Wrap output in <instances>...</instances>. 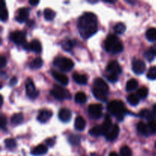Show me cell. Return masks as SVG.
<instances>
[{
  "label": "cell",
  "instance_id": "29",
  "mask_svg": "<svg viewBox=\"0 0 156 156\" xmlns=\"http://www.w3.org/2000/svg\"><path fill=\"white\" fill-rule=\"evenodd\" d=\"M44 16L47 21H51L56 16V12L53 9L47 8L44 10Z\"/></svg>",
  "mask_w": 156,
  "mask_h": 156
},
{
  "label": "cell",
  "instance_id": "28",
  "mask_svg": "<svg viewBox=\"0 0 156 156\" xmlns=\"http://www.w3.org/2000/svg\"><path fill=\"white\" fill-rule=\"evenodd\" d=\"M137 87H138V82H137L136 79H131L126 82V89L127 91H133V90L136 89Z\"/></svg>",
  "mask_w": 156,
  "mask_h": 156
},
{
  "label": "cell",
  "instance_id": "30",
  "mask_svg": "<svg viewBox=\"0 0 156 156\" xmlns=\"http://www.w3.org/2000/svg\"><path fill=\"white\" fill-rule=\"evenodd\" d=\"M75 101H76V103L78 104H83L85 102H86L87 101V96L82 91H79L75 95Z\"/></svg>",
  "mask_w": 156,
  "mask_h": 156
},
{
  "label": "cell",
  "instance_id": "20",
  "mask_svg": "<svg viewBox=\"0 0 156 156\" xmlns=\"http://www.w3.org/2000/svg\"><path fill=\"white\" fill-rule=\"evenodd\" d=\"M73 79L75 82L79 85H85L88 82V78L85 75L79 74V73H74L73 76Z\"/></svg>",
  "mask_w": 156,
  "mask_h": 156
},
{
  "label": "cell",
  "instance_id": "36",
  "mask_svg": "<svg viewBox=\"0 0 156 156\" xmlns=\"http://www.w3.org/2000/svg\"><path fill=\"white\" fill-rule=\"evenodd\" d=\"M114 30L118 34H122L126 30V26L123 23H117L114 27Z\"/></svg>",
  "mask_w": 156,
  "mask_h": 156
},
{
  "label": "cell",
  "instance_id": "49",
  "mask_svg": "<svg viewBox=\"0 0 156 156\" xmlns=\"http://www.w3.org/2000/svg\"><path fill=\"white\" fill-rule=\"evenodd\" d=\"M152 112H153L156 115V104L155 105H154L153 107H152Z\"/></svg>",
  "mask_w": 156,
  "mask_h": 156
},
{
  "label": "cell",
  "instance_id": "50",
  "mask_svg": "<svg viewBox=\"0 0 156 156\" xmlns=\"http://www.w3.org/2000/svg\"><path fill=\"white\" fill-rule=\"evenodd\" d=\"M109 156H119V155H118V154H117L116 152H112L111 154H110Z\"/></svg>",
  "mask_w": 156,
  "mask_h": 156
},
{
  "label": "cell",
  "instance_id": "45",
  "mask_svg": "<svg viewBox=\"0 0 156 156\" xmlns=\"http://www.w3.org/2000/svg\"><path fill=\"white\" fill-rule=\"evenodd\" d=\"M7 63V60H6V58L4 56H0V67L3 68L5 66Z\"/></svg>",
  "mask_w": 156,
  "mask_h": 156
},
{
  "label": "cell",
  "instance_id": "47",
  "mask_svg": "<svg viewBox=\"0 0 156 156\" xmlns=\"http://www.w3.org/2000/svg\"><path fill=\"white\" fill-rule=\"evenodd\" d=\"M46 143H47V144L49 146H52L54 144V141H53L52 139H47V140H46Z\"/></svg>",
  "mask_w": 156,
  "mask_h": 156
},
{
  "label": "cell",
  "instance_id": "23",
  "mask_svg": "<svg viewBox=\"0 0 156 156\" xmlns=\"http://www.w3.org/2000/svg\"><path fill=\"white\" fill-rule=\"evenodd\" d=\"M140 116L141 117H143V118L147 119L150 121V120H154V118H155L156 115L152 111H149L148 109H143L140 112Z\"/></svg>",
  "mask_w": 156,
  "mask_h": 156
},
{
  "label": "cell",
  "instance_id": "37",
  "mask_svg": "<svg viewBox=\"0 0 156 156\" xmlns=\"http://www.w3.org/2000/svg\"><path fill=\"white\" fill-rule=\"evenodd\" d=\"M148 94H149V90L146 87H142L137 91V96L142 99L146 98L148 96Z\"/></svg>",
  "mask_w": 156,
  "mask_h": 156
},
{
  "label": "cell",
  "instance_id": "9",
  "mask_svg": "<svg viewBox=\"0 0 156 156\" xmlns=\"http://www.w3.org/2000/svg\"><path fill=\"white\" fill-rule=\"evenodd\" d=\"M132 69L136 74H143L146 70V64L141 59H133L132 62Z\"/></svg>",
  "mask_w": 156,
  "mask_h": 156
},
{
  "label": "cell",
  "instance_id": "25",
  "mask_svg": "<svg viewBox=\"0 0 156 156\" xmlns=\"http://www.w3.org/2000/svg\"><path fill=\"white\" fill-rule=\"evenodd\" d=\"M89 133L91 134V135L94 136L105 135V133H104V129L103 128H102L101 125H97V126H93V127L89 130Z\"/></svg>",
  "mask_w": 156,
  "mask_h": 156
},
{
  "label": "cell",
  "instance_id": "7",
  "mask_svg": "<svg viewBox=\"0 0 156 156\" xmlns=\"http://www.w3.org/2000/svg\"><path fill=\"white\" fill-rule=\"evenodd\" d=\"M103 107L100 104H91L88 106V114L94 119H98L102 116Z\"/></svg>",
  "mask_w": 156,
  "mask_h": 156
},
{
  "label": "cell",
  "instance_id": "39",
  "mask_svg": "<svg viewBox=\"0 0 156 156\" xmlns=\"http://www.w3.org/2000/svg\"><path fill=\"white\" fill-rule=\"evenodd\" d=\"M147 78L150 80H155L156 79V66H152L149 68L147 73Z\"/></svg>",
  "mask_w": 156,
  "mask_h": 156
},
{
  "label": "cell",
  "instance_id": "5",
  "mask_svg": "<svg viewBox=\"0 0 156 156\" xmlns=\"http://www.w3.org/2000/svg\"><path fill=\"white\" fill-rule=\"evenodd\" d=\"M50 94L53 96L54 98L57 100H63L65 98H70V94L66 89L63 87L58 85H54L53 88L50 90Z\"/></svg>",
  "mask_w": 156,
  "mask_h": 156
},
{
  "label": "cell",
  "instance_id": "11",
  "mask_svg": "<svg viewBox=\"0 0 156 156\" xmlns=\"http://www.w3.org/2000/svg\"><path fill=\"white\" fill-rule=\"evenodd\" d=\"M52 76L56 79L57 82H59L61 85H66L69 83V78L64 73H59L57 71H52L51 72Z\"/></svg>",
  "mask_w": 156,
  "mask_h": 156
},
{
  "label": "cell",
  "instance_id": "1",
  "mask_svg": "<svg viewBox=\"0 0 156 156\" xmlns=\"http://www.w3.org/2000/svg\"><path fill=\"white\" fill-rule=\"evenodd\" d=\"M79 34L83 38H88L94 35L98 30V19L92 12H85L79 18L78 22Z\"/></svg>",
  "mask_w": 156,
  "mask_h": 156
},
{
  "label": "cell",
  "instance_id": "44",
  "mask_svg": "<svg viewBox=\"0 0 156 156\" xmlns=\"http://www.w3.org/2000/svg\"><path fill=\"white\" fill-rule=\"evenodd\" d=\"M6 124H7V119L4 117V115H2L1 118H0V126H1L2 129H4Z\"/></svg>",
  "mask_w": 156,
  "mask_h": 156
},
{
  "label": "cell",
  "instance_id": "41",
  "mask_svg": "<svg viewBox=\"0 0 156 156\" xmlns=\"http://www.w3.org/2000/svg\"><path fill=\"white\" fill-rule=\"evenodd\" d=\"M69 142L72 145L76 146V145L80 143V137L76 135H70L69 137Z\"/></svg>",
  "mask_w": 156,
  "mask_h": 156
},
{
  "label": "cell",
  "instance_id": "16",
  "mask_svg": "<svg viewBox=\"0 0 156 156\" xmlns=\"http://www.w3.org/2000/svg\"><path fill=\"white\" fill-rule=\"evenodd\" d=\"M94 88L101 90V91H105V92H108V89H109L108 84L101 78H96L94 81Z\"/></svg>",
  "mask_w": 156,
  "mask_h": 156
},
{
  "label": "cell",
  "instance_id": "35",
  "mask_svg": "<svg viewBox=\"0 0 156 156\" xmlns=\"http://www.w3.org/2000/svg\"><path fill=\"white\" fill-rule=\"evenodd\" d=\"M43 66V60L41 57H37L30 62V66L32 69H40Z\"/></svg>",
  "mask_w": 156,
  "mask_h": 156
},
{
  "label": "cell",
  "instance_id": "19",
  "mask_svg": "<svg viewBox=\"0 0 156 156\" xmlns=\"http://www.w3.org/2000/svg\"><path fill=\"white\" fill-rule=\"evenodd\" d=\"M47 147L43 144H40L35 146L31 150V154L33 155H41L47 153Z\"/></svg>",
  "mask_w": 156,
  "mask_h": 156
},
{
  "label": "cell",
  "instance_id": "12",
  "mask_svg": "<svg viewBox=\"0 0 156 156\" xmlns=\"http://www.w3.org/2000/svg\"><path fill=\"white\" fill-rule=\"evenodd\" d=\"M119 133H120V128L117 124L113 125L112 127L109 129L108 133H106V139L109 141H113L115 139L117 138L119 135Z\"/></svg>",
  "mask_w": 156,
  "mask_h": 156
},
{
  "label": "cell",
  "instance_id": "26",
  "mask_svg": "<svg viewBox=\"0 0 156 156\" xmlns=\"http://www.w3.org/2000/svg\"><path fill=\"white\" fill-rule=\"evenodd\" d=\"M9 18V13L6 9L5 3L4 1H2L1 5H0V18L2 21H6Z\"/></svg>",
  "mask_w": 156,
  "mask_h": 156
},
{
  "label": "cell",
  "instance_id": "38",
  "mask_svg": "<svg viewBox=\"0 0 156 156\" xmlns=\"http://www.w3.org/2000/svg\"><path fill=\"white\" fill-rule=\"evenodd\" d=\"M5 145L6 148L9 149H15L16 147V142L14 139L12 138H8L6 140H5Z\"/></svg>",
  "mask_w": 156,
  "mask_h": 156
},
{
  "label": "cell",
  "instance_id": "27",
  "mask_svg": "<svg viewBox=\"0 0 156 156\" xmlns=\"http://www.w3.org/2000/svg\"><path fill=\"white\" fill-rule=\"evenodd\" d=\"M146 37L148 41L151 42L156 41V28L155 27H150L147 30L146 33Z\"/></svg>",
  "mask_w": 156,
  "mask_h": 156
},
{
  "label": "cell",
  "instance_id": "32",
  "mask_svg": "<svg viewBox=\"0 0 156 156\" xmlns=\"http://www.w3.org/2000/svg\"><path fill=\"white\" fill-rule=\"evenodd\" d=\"M156 56V50L153 48H150L144 53V57L147 59L148 61L151 62L153 60Z\"/></svg>",
  "mask_w": 156,
  "mask_h": 156
},
{
  "label": "cell",
  "instance_id": "24",
  "mask_svg": "<svg viewBox=\"0 0 156 156\" xmlns=\"http://www.w3.org/2000/svg\"><path fill=\"white\" fill-rule=\"evenodd\" d=\"M137 130L142 133L143 135L145 136H148L149 135V128H148V125L146 124L144 122L140 121L139 122L138 124H137Z\"/></svg>",
  "mask_w": 156,
  "mask_h": 156
},
{
  "label": "cell",
  "instance_id": "10",
  "mask_svg": "<svg viewBox=\"0 0 156 156\" xmlns=\"http://www.w3.org/2000/svg\"><path fill=\"white\" fill-rule=\"evenodd\" d=\"M107 71L110 74H115L118 76L120 73H121L122 69L117 61L112 60L107 66Z\"/></svg>",
  "mask_w": 156,
  "mask_h": 156
},
{
  "label": "cell",
  "instance_id": "42",
  "mask_svg": "<svg viewBox=\"0 0 156 156\" xmlns=\"http://www.w3.org/2000/svg\"><path fill=\"white\" fill-rule=\"evenodd\" d=\"M147 125L148 128H149V133L156 134V122L155 120H150Z\"/></svg>",
  "mask_w": 156,
  "mask_h": 156
},
{
  "label": "cell",
  "instance_id": "6",
  "mask_svg": "<svg viewBox=\"0 0 156 156\" xmlns=\"http://www.w3.org/2000/svg\"><path fill=\"white\" fill-rule=\"evenodd\" d=\"M25 90H26V94H27V97L30 98L31 99L36 98L38 96V91L35 88L34 82L31 79L27 78L26 79L25 82Z\"/></svg>",
  "mask_w": 156,
  "mask_h": 156
},
{
  "label": "cell",
  "instance_id": "4",
  "mask_svg": "<svg viewBox=\"0 0 156 156\" xmlns=\"http://www.w3.org/2000/svg\"><path fill=\"white\" fill-rule=\"evenodd\" d=\"M53 65L63 72H69L73 69L74 62L71 59L63 56H58L53 60Z\"/></svg>",
  "mask_w": 156,
  "mask_h": 156
},
{
  "label": "cell",
  "instance_id": "22",
  "mask_svg": "<svg viewBox=\"0 0 156 156\" xmlns=\"http://www.w3.org/2000/svg\"><path fill=\"white\" fill-rule=\"evenodd\" d=\"M30 50H32V51L35 52L37 53H41V50H42V47H41L40 41H37V40H33V41H30Z\"/></svg>",
  "mask_w": 156,
  "mask_h": 156
},
{
  "label": "cell",
  "instance_id": "2",
  "mask_svg": "<svg viewBox=\"0 0 156 156\" xmlns=\"http://www.w3.org/2000/svg\"><path fill=\"white\" fill-rule=\"evenodd\" d=\"M104 45L107 51L114 54L120 53L123 50V43L115 34L108 35L105 39Z\"/></svg>",
  "mask_w": 156,
  "mask_h": 156
},
{
  "label": "cell",
  "instance_id": "21",
  "mask_svg": "<svg viewBox=\"0 0 156 156\" xmlns=\"http://www.w3.org/2000/svg\"><path fill=\"white\" fill-rule=\"evenodd\" d=\"M102 128L104 129V133L105 135H106L107 133L109 131V129L112 127V120H111V117H110L109 114H106L105 117V120H104L103 124L101 125Z\"/></svg>",
  "mask_w": 156,
  "mask_h": 156
},
{
  "label": "cell",
  "instance_id": "13",
  "mask_svg": "<svg viewBox=\"0 0 156 156\" xmlns=\"http://www.w3.org/2000/svg\"><path fill=\"white\" fill-rule=\"evenodd\" d=\"M52 111H50V110H41V111L38 114L37 117V120L41 123H46L47 120H49L50 119V117H52Z\"/></svg>",
  "mask_w": 156,
  "mask_h": 156
},
{
  "label": "cell",
  "instance_id": "40",
  "mask_svg": "<svg viewBox=\"0 0 156 156\" xmlns=\"http://www.w3.org/2000/svg\"><path fill=\"white\" fill-rule=\"evenodd\" d=\"M120 155L121 156H132V151L130 148L127 146H122L120 149Z\"/></svg>",
  "mask_w": 156,
  "mask_h": 156
},
{
  "label": "cell",
  "instance_id": "46",
  "mask_svg": "<svg viewBox=\"0 0 156 156\" xmlns=\"http://www.w3.org/2000/svg\"><path fill=\"white\" fill-rule=\"evenodd\" d=\"M17 82H18V79H17V78L15 77V76H14V77H12V79H10V82H9V85H10L11 86H14V85H16Z\"/></svg>",
  "mask_w": 156,
  "mask_h": 156
},
{
  "label": "cell",
  "instance_id": "17",
  "mask_svg": "<svg viewBox=\"0 0 156 156\" xmlns=\"http://www.w3.org/2000/svg\"><path fill=\"white\" fill-rule=\"evenodd\" d=\"M86 126V121L82 116H77L75 120V128L79 131L83 130Z\"/></svg>",
  "mask_w": 156,
  "mask_h": 156
},
{
  "label": "cell",
  "instance_id": "53",
  "mask_svg": "<svg viewBox=\"0 0 156 156\" xmlns=\"http://www.w3.org/2000/svg\"><path fill=\"white\" fill-rule=\"evenodd\" d=\"M155 147H156V142H155Z\"/></svg>",
  "mask_w": 156,
  "mask_h": 156
},
{
  "label": "cell",
  "instance_id": "14",
  "mask_svg": "<svg viewBox=\"0 0 156 156\" xmlns=\"http://www.w3.org/2000/svg\"><path fill=\"white\" fill-rule=\"evenodd\" d=\"M58 117L59 119L62 122L69 121L72 117V113L67 108H61L58 113Z\"/></svg>",
  "mask_w": 156,
  "mask_h": 156
},
{
  "label": "cell",
  "instance_id": "18",
  "mask_svg": "<svg viewBox=\"0 0 156 156\" xmlns=\"http://www.w3.org/2000/svg\"><path fill=\"white\" fill-rule=\"evenodd\" d=\"M92 92L94 97L97 99H98V100L101 101H107V98H108V92H105V91L99 90L96 88H93Z\"/></svg>",
  "mask_w": 156,
  "mask_h": 156
},
{
  "label": "cell",
  "instance_id": "48",
  "mask_svg": "<svg viewBox=\"0 0 156 156\" xmlns=\"http://www.w3.org/2000/svg\"><path fill=\"white\" fill-rule=\"evenodd\" d=\"M29 4L31 5H37V4H39V1H37V0H30L29 1Z\"/></svg>",
  "mask_w": 156,
  "mask_h": 156
},
{
  "label": "cell",
  "instance_id": "33",
  "mask_svg": "<svg viewBox=\"0 0 156 156\" xmlns=\"http://www.w3.org/2000/svg\"><path fill=\"white\" fill-rule=\"evenodd\" d=\"M126 100H127L128 103H129V105H132V106H136V105H138L139 102H140V98L137 95H136V94H130L127 96Z\"/></svg>",
  "mask_w": 156,
  "mask_h": 156
},
{
  "label": "cell",
  "instance_id": "8",
  "mask_svg": "<svg viewBox=\"0 0 156 156\" xmlns=\"http://www.w3.org/2000/svg\"><path fill=\"white\" fill-rule=\"evenodd\" d=\"M10 39L18 45H23L26 42V34L22 30H16L10 34Z\"/></svg>",
  "mask_w": 156,
  "mask_h": 156
},
{
  "label": "cell",
  "instance_id": "3",
  "mask_svg": "<svg viewBox=\"0 0 156 156\" xmlns=\"http://www.w3.org/2000/svg\"><path fill=\"white\" fill-rule=\"evenodd\" d=\"M108 111L112 115L115 116L118 120H123V116L126 113V108L123 101L119 100H113L108 104Z\"/></svg>",
  "mask_w": 156,
  "mask_h": 156
},
{
  "label": "cell",
  "instance_id": "34",
  "mask_svg": "<svg viewBox=\"0 0 156 156\" xmlns=\"http://www.w3.org/2000/svg\"><path fill=\"white\" fill-rule=\"evenodd\" d=\"M61 44H62V47L63 48V50H66V51H69V50H71L73 46H74L73 41L69 39L63 40L62 41V43H61Z\"/></svg>",
  "mask_w": 156,
  "mask_h": 156
},
{
  "label": "cell",
  "instance_id": "43",
  "mask_svg": "<svg viewBox=\"0 0 156 156\" xmlns=\"http://www.w3.org/2000/svg\"><path fill=\"white\" fill-rule=\"evenodd\" d=\"M107 79L111 82H116L118 80V76L115 74H110V73H108V75L107 76Z\"/></svg>",
  "mask_w": 156,
  "mask_h": 156
},
{
  "label": "cell",
  "instance_id": "52",
  "mask_svg": "<svg viewBox=\"0 0 156 156\" xmlns=\"http://www.w3.org/2000/svg\"><path fill=\"white\" fill-rule=\"evenodd\" d=\"M2 103H3V98L2 96H1V105H2Z\"/></svg>",
  "mask_w": 156,
  "mask_h": 156
},
{
  "label": "cell",
  "instance_id": "15",
  "mask_svg": "<svg viewBox=\"0 0 156 156\" xmlns=\"http://www.w3.org/2000/svg\"><path fill=\"white\" fill-rule=\"evenodd\" d=\"M29 15V9L27 8H21L18 11L16 20L20 23L24 22L27 19Z\"/></svg>",
  "mask_w": 156,
  "mask_h": 156
},
{
  "label": "cell",
  "instance_id": "51",
  "mask_svg": "<svg viewBox=\"0 0 156 156\" xmlns=\"http://www.w3.org/2000/svg\"><path fill=\"white\" fill-rule=\"evenodd\" d=\"M105 2H108V3H114V1H105Z\"/></svg>",
  "mask_w": 156,
  "mask_h": 156
},
{
  "label": "cell",
  "instance_id": "31",
  "mask_svg": "<svg viewBox=\"0 0 156 156\" xmlns=\"http://www.w3.org/2000/svg\"><path fill=\"white\" fill-rule=\"evenodd\" d=\"M24 120V117H23V114L21 113H17L12 115V118H11V122L12 123L15 125H18L21 123V122Z\"/></svg>",
  "mask_w": 156,
  "mask_h": 156
}]
</instances>
